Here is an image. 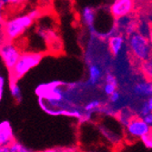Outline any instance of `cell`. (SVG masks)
Instances as JSON below:
<instances>
[{
    "label": "cell",
    "mask_w": 152,
    "mask_h": 152,
    "mask_svg": "<svg viewBox=\"0 0 152 152\" xmlns=\"http://www.w3.org/2000/svg\"><path fill=\"white\" fill-rule=\"evenodd\" d=\"M44 55L40 52H26L21 56L10 71V81L18 82V79L23 77L33 67L37 66L42 60Z\"/></svg>",
    "instance_id": "obj_1"
},
{
    "label": "cell",
    "mask_w": 152,
    "mask_h": 152,
    "mask_svg": "<svg viewBox=\"0 0 152 152\" xmlns=\"http://www.w3.org/2000/svg\"><path fill=\"white\" fill-rule=\"evenodd\" d=\"M34 20L31 19L28 15L20 16L13 19L7 20L3 23V37L6 41L16 40L20 36L24 34V32L30 27L33 24Z\"/></svg>",
    "instance_id": "obj_2"
},
{
    "label": "cell",
    "mask_w": 152,
    "mask_h": 152,
    "mask_svg": "<svg viewBox=\"0 0 152 152\" xmlns=\"http://www.w3.org/2000/svg\"><path fill=\"white\" fill-rule=\"evenodd\" d=\"M129 47L133 57L141 62L151 58V44L141 33H133L129 39Z\"/></svg>",
    "instance_id": "obj_3"
},
{
    "label": "cell",
    "mask_w": 152,
    "mask_h": 152,
    "mask_svg": "<svg viewBox=\"0 0 152 152\" xmlns=\"http://www.w3.org/2000/svg\"><path fill=\"white\" fill-rule=\"evenodd\" d=\"M149 133H151V127L147 125L139 116L132 117L126 125V136L133 140L141 139Z\"/></svg>",
    "instance_id": "obj_4"
},
{
    "label": "cell",
    "mask_w": 152,
    "mask_h": 152,
    "mask_svg": "<svg viewBox=\"0 0 152 152\" xmlns=\"http://www.w3.org/2000/svg\"><path fill=\"white\" fill-rule=\"evenodd\" d=\"M21 54L22 53L19 48L13 42L6 41L5 43H2L0 47V57L9 72L18 61Z\"/></svg>",
    "instance_id": "obj_5"
},
{
    "label": "cell",
    "mask_w": 152,
    "mask_h": 152,
    "mask_svg": "<svg viewBox=\"0 0 152 152\" xmlns=\"http://www.w3.org/2000/svg\"><path fill=\"white\" fill-rule=\"evenodd\" d=\"M135 7L134 0H115L110 7V13L115 19L125 18L133 11Z\"/></svg>",
    "instance_id": "obj_6"
},
{
    "label": "cell",
    "mask_w": 152,
    "mask_h": 152,
    "mask_svg": "<svg viewBox=\"0 0 152 152\" xmlns=\"http://www.w3.org/2000/svg\"><path fill=\"white\" fill-rule=\"evenodd\" d=\"M133 93L135 96H140V98H144V99L151 98L152 95L151 80L137 82L133 87Z\"/></svg>",
    "instance_id": "obj_7"
},
{
    "label": "cell",
    "mask_w": 152,
    "mask_h": 152,
    "mask_svg": "<svg viewBox=\"0 0 152 152\" xmlns=\"http://www.w3.org/2000/svg\"><path fill=\"white\" fill-rule=\"evenodd\" d=\"M124 43H125V38L121 35H114L108 37L107 46L108 49L114 57H118L121 52Z\"/></svg>",
    "instance_id": "obj_8"
},
{
    "label": "cell",
    "mask_w": 152,
    "mask_h": 152,
    "mask_svg": "<svg viewBox=\"0 0 152 152\" xmlns=\"http://www.w3.org/2000/svg\"><path fill=\"white\" fill-rule=\"evenodd\" d=\"M14 140L13 132L8 122L0 124V146H8Z\"/></svg>",
    "instance_id": "obj_9"
},
{
    "label": "cell",
    "mask_w": 152,
    "mask_h": 152,
    "mask_svg": "<svg viewBox=\"0 0 152 152\" xmlns=\"http://www.w3.org/2000/svg\"><path fill=\"white\" fill-rule=\"evenodd\" d=\"M102 77L101 68L96 64H91L88 66V84L89 86H96L99 82Z\"/></svg>",
    "instance_id": "obj_10"
},
{
    "label": "cell",
    "mask_w": 152,
    "mask_h": 152,
    "mask_svg": "<svg viewBox=\"0 0 152 152\" xmlns=\"http://www.w3.org/2000/svg\"><path fill=\"white\" fill-rule=\"evenodd\" d=\"M82 18L84 22L90 29L93 28V26L96 19V13L95 10L90 7H86L82 9Z\"/></svg>",
    "instance_id": "obj_11"
},
{
    "label": "cell",
    "mask_w": 152,
    "mask_h": 152,
    "mask_svg": "<svg viewBox=\"0 0 152 152\" xmlns=\"http://www.w3.org/2000/svg\"><path fill=\"white\" fill-rule=\"evenodd\" d=\"M151 112H152V98H148L141 104L139 117L142 118V117H144L146 115L151 114Z\"/></svg>",
    "instance_id": "obj_12"
},
{
    "label": "cell",
    "mask_w": 152,
    "mask_h": 152,
    "mask_svg": "<svg viewBox=\"0 0 152 152\" xmlns=\"http://www.w3.org/2000/svg\"><path fill=\"white\" fill-rule=\"evenodd\" d=\"M10 91H11L12 96L16 101L20 102L22 100V93H21V89L18 84V82L10 81Z\"/></svg>",
    "instance_id": "obj_13"
},
{
    "label": "cell",
    "mask_w": 152,
    "mask_h": 152,
    "mask_svg": "<svg viewBox=\"0 0 152 152\" xmlns=\"http://www.w3.org/2000/svg\"><path fill=\"white\" fill-rule=\"evenodd\" d=\"M100 107H101V101L99 99H93L85 105L84 110L88 114H92L93 112L96 111V110H99Z\"/></svg>",
    "instance_id": "obj_14"
},
{
    "label": "cell",
    "mask_w": 152,
    "mask_h": 152,
    "mask_svg": "<svg viewBox=\"0 0 152 152\" xmlns=\"http://www.w3.org/2000/svg\"><path fill=\"white\" fill-rule=\"evenodd\" d=\"M8 148H9V152H30L24 145H22L21 143L16 140H13L8 145Z\"/></svg>",
    "instance_id": "obj_15"
},
{
    "label": "cell",
    "mask_w": 152,
    "mask_h": 152,
    "mask_svg": "<svg viewBox=\"0 0 152 152\" xmlns=\"http://www.w3.org/2000/svg\"><path fill=\"white\" fill-rule=\"evenodd\" d=\"M118 82H105V85L103 87V92L108 96L117 91Z\"/></svg>",
    "instance_id": "obj_16"
},
{
    "label": "cell",
    "mask_w": 152,
    "mask_h": 152,
    "mask_svg": "<svg viewBox=\"0 0 152 152\" xmlns=\"http://www.w3.org/2000/svg\"><path fill=\"white\" fill-rule=\"evenodd\" d=\"M142 68H143V72L147 75H148V78L150 80L151 78V74H152V63H151V58L147 60V61H144L143 62V66H142Z\"/></svg>",
    "instance_id": "obj_17"
},
{
    "label": "cell",
    "mask_w": 152,
    "mask_h": 152,
    "mask_svg": "<svg viewBox=\"0 0 152 152\" xmlns=\"http://www.w3.org/2000/svg\"><path fill=\"white\" fill-rule=\"evenodd\" d=\"M121 99V94L117 90L115 91L113 94H111L110 96H108V101L112 104H116L118 102H119Z\"/></svg>",
    "instance_id": "obj_18"
},
{
    "label": "cell",
    "mask_w": 152,
    "mask_h": 152,
    "mask_svg": "<svg viewBox=\"0 0 152 152\" xmlns=\"http://www.w3.org/2000/svg\"><path fill=\"white\" fill-rule=\"evenodd\" d=\"M140 140H142V142L145 144V146L147 148H152V136H151V133L145 135L144 137H141Z\"/></svg>",
    "instance_id": "obj_19"
},
{
    "label": "cell",
    "mask_w": 152,
    "mask_h": 152,
    "mask_svg": "<svg viewBox=\"0 0 152 152\" xmlns=\"http://www.w3.org/2000/svg\"><path fill=\"white\" fill-rule=\"evenodd\" d=\"M28 17H29L31 19H33V20L35 21V20H37V19L40 17V11H39L38 9H34V10H32V11L28 14Z\"/></svg>",
    "instance_id": "obj_20"
},
{
    "label": "cell",
    "mask_w": 152,
    "mask_h": 152,
    "mask_svg": "<svg viewBox=\"0 0 152 152\" xmlns=\"http://www.w3.org/2000/svg\"><path fill=\"white\" fill-rule=\"evenodd\" d=\"M4 88H5V79L2 76H0V100H1L4 94Z\"/></svg>",
    "instance_id": "obj_21"
},
{
    "label": "cell",
    "mask_w": 152,
    "mask_h": 152,
    "mask_svg": "<svg viewBox=\"0 0 152 152\" xmlns=\"http://www.w3.org/2000/svg\"><path fill=\"white\" fill-rule=\"evenodd\" d=\"M141 118L143 119V121L147 124V125H148L149 127L152 126V114L146 115V116L142 117Z\"/></svg>",
    "instance_id": "obj_22"
},
{
    "label": "cell",
    "mask_w": 152,
    "mask_h": 152,
    "mask_svg": "<svg viewBox=\"0 0 152 152\" xmlns=\"http://www.w3.org/2000/svg\"><path fill=\"white\" fill-rule=\"evenodd\" d=\"M26 0H7V4L11 6H18L24 3Z\"/></svg>",
    "instance_id": "obj_23"
},
{
    "label": "cell",
    "mask_w": 152,
    "mask_h": 152,
    "mask_svg": "<svg viewBox=\"0 0 152 152\" xmlns=\"http://www.w3.org/2000/svg\"><path fill=\"white\" fill-rule=\"evenodd\" d=\"M0 152H9L8 146H1L0 147Z\"/></svg>",
    "instance_id": "obj_24"
},
{
    "label": "cell",
    "mask_w": 152,
    "mask_h": 152,
    "mask_svg": "<svg viewBox=\"0 0 152 152\" xmlns=\"http://www.w3.org/2000/svg\"><path fill=\"white\" fill-rule=\"evenodd\" d=\"M41 152H57V148H48V149L43 150Z\"/></svg>",
    "instance_id": "obj_25"
},
{
    "label": "cell",
    "mask_w": 152,
    "mask_h": 152,
    "mask_svg": "<svg viewBox=\"0 0 152 152\" xmlns=\"http://www.w3.org/2000/svg\"><path fill=\"white\" fill-rule=\"evenodd\" d=\"M57 152H69V149H67V148H58Z\"/></svg>",
    "instance_id": "obj_26"
},
{
    "label": "cell",
    "mask_w": 152,
    "mask_h": 152,
    "mask_svg": "<svg viewBox=\"0 0 152 152\" xmlns=\"http://www.w3.org/2000/svg\"><path fill=\"white\" fill-rule=\"evenodd\" d=\"M69 152H81V151L77 150V149H69Z\"/></svg>",
    "instance_id": "obj_27"
},
{
    "label": "cell",
    "mask_w": 152,
    "mask_h": 152,
    "mask_svg": "<svg viewBox=\"0 0 152 152\" xmlns=\"http://www.w3.org/2000/svg\"><path fill=\"white\" fill-rule=\"evenodd\" d=\"M87 152H99V151H87Z\"/></svg>",
    "instance_id": "obj_28"
}]
</instances>
